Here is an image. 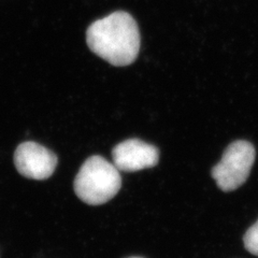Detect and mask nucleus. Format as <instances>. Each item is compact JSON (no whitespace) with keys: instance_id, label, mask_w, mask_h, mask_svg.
<instances>
[{"instance_id":"423d86ee","label":"nucleus","mask_w":258,"mask_h":258,"mask_svg":"<svg viewBox=\"0 0 258 258\" xmlns=\"http://www.w3.org/2000/svg\"><path fill=\"white\" fill-rule=\"evenodd\" d=\"M243 243L247 252L258 256V221L246 230Z\"/></svg>"},{"instance_id":"f03ea898","label":"nucleus","mask_w":258,"mask_h":258,"mask_svg":"<svg viewBox=\"0 0 258 258\" xmlns=\"http://www.w3.org/2000/svg\"><path fill=\"white\" fill-rule=\"evenodd\" d=\"M122 187L118 169L98 155L87 158L76 175L74 188L80 200L90 206L107 204Z\"/></svg>"},{"instance_id":"f257e3e1","label":"nucleus","mask_w":258,"mask_h":258,"mask_svg":"<svg viewBox=\"0 0 258 258\" xmlns=\"http://www.w3.org/2000/svg\"><path fill=\"white\" fill-rule=\"evenodd\" d=\"M86 42L94 54L112 66H128L138 57L140 50L138 24L127 12H113L91 24Z\"/></svg>"},{"instance_id":"0eeeda50","label":"nucleus","mask_w":258,"mask_h":258,"mask_svg":"<svg viewBox=\"0 0 258 258\" xmlns=\"http://www.w3.org/2000/svg\"><path fill=\"white\" fill-rule=\"evenodd\" d=\"M128 258H142V257H128Z\"/></svg>"},{"instance_id":"20e7f679","label":"nucleus","mask_w":258,"mask_h":258,"mask_svg":"<svg viewBox=\"0 0 258 258\" xmlns=\"http://www.w3.org/2000/svg\"><path fill=\"white\" fill-rule=\"evenodd\" d=\"M58 164L55 153L34 141L21 143L14 152V165L23 176L42 181L52 176Z\"/></svg>"},{"instance_id":"7ed1b4c3","label":"nucleus","mask_w":258,"mask_h":258,"mask_svg":"<svg viewBox=\"0 0 258 258\" xmlns=\"http://www.w3.org/2000/svg\"><path fill=\"white\" fill-rule=\"evenodd\" d=\"M255 157L256 151L252 143L244 140L230 143L211 171L219 188L228 192L243 185L251 173Z\"/></svg>"},{"instance_id":"39448f33","label":"nucleus","mask_w":258,"mask_h":258,"mask_svg":"<svg viewBox=\"0 0 258 258\" xmlns=\"http://www.w3.org/2000/svg\"><path fill=\"white\" fill-rule=\"evenodd\" d=\"M112 158L113 165L119 171L135 172L155 167L159 160V151L142 140L128 139L113 149Z\"/></svg>"}]
</instances>
